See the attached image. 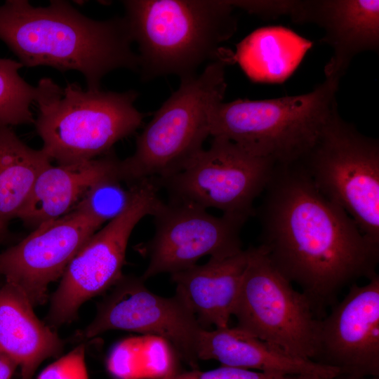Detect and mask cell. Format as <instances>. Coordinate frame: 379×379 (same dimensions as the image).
Here are the masks:
<instances>
[{
    "instance_id": "cell-22",
    "label": "cell",
    "mask_w": 379,
    "mask_h": 379,
    "mask_svg": "<svg viewBox=\"0 0 379 379\" xmlns=\"http://www.w3.org/2000/svg\"><path fill=\"white\" fill-rule=\"evenodd\" d=\"M140 339H127L117 344L110 352L107 368L114 379H162L178 371L174 360L168 356L150 354L149 348H142Z\"/></svg>"
},
{
    "instance_id": "cell-19",
    "label": "cell",
    "mask_w": 379,
    "mask_h": 379,
    "mask_svg": "<svg viewBox=\"0 0 379 379\" xmlns=\"http://www.w3.org/2000/svg\"><path fill=\"white\" fill-rule=\"evenodd\" d=\"M34 306L15 284L0 286V350L20 368V379H33L46 359L60 354L64 341L36 315Z\"/></svg>"
},
{
    "instance_id": "cell-30",
    "label": "cell",
    "mask_w": 379,
    "mask_h": 379,
    "mask_svg": "<svg viewBox=\"0 0 379 379\" xmlns=\"http://www.w3.org/2000/svg\"><path fill=\"white\" fill-rule=\"evenodd\" d=\"M2 352L0 350V353H1Z\"/></svg>"
},
{
    "instance_id": "cell-18",
    "label": "cell",
    "mask_w": 379,
    "mask_h": 379,
    "mask_svg": "<svg viewBox=\"0 0 379 379\" xmlns=\"http://www.w3.org/2000/svg\"><path fill=\"white\" fill-rule=\"evenodd\" d=\"M120 161L109 152L86 161L51 164L37 177L16 218L36 227L67 214L96 181L119 172Z\"/></svg>"
},
{
    "instance_id": "cell-13",
    "label": "cell",
    "mask_w": 379,
    "mask_h": 379,
    "mask_svg": "<svg viewBox=\"0 0 379 379\" xmlns=\"http://www.w3.org/2000/svg\"><path fill=\"white\" fill-rule=\"evenodd\" d=\"M314 361L345 379L379 377V276L354 283L320 320Z\"/></svg>"
},
{
    "instance_id": "cell-17",
    "label": "cell",
    "mask_w": 379,
    "mask_h": 379,
    "mask_svg": "<svg viewBox=\"0 0 379 379\" xmlns=\"http://www.w3.org/2000/svg\"><path fill=\"white\" fill-rule=\"evenodd\" d=\"M248 257L246 249L230 257L210 258L204 264L171 274L175 294L204 328L229 326Z\"/></svg>"
},
{
    "instance_id": "cell-20",
    "label": "cell",
    "mask_w": 379,
    "mask_h": 379,
    "mask_svg": "<svg viewBox=\"0 0 379 379\" xmlns=\"http://www.w3.org/2000/svg\"><path fill=\"white\" fill-rule=\"evenodd\" d=\"M312 43L283 27H267L252 32L239 44L233 55L252 81L277 83L297 68Z\"/></svg>"
},
{
    "instance_id": "cell-28",
    "label": "cell",
    "mask_w": 379,
    "mask_h": 379,
    "mask_svg": "<svg viewBox=\"0 0 379 379\" xmlns=\"http://www.w3.org/2000/svg\"><path fill=\"white\" fill-rule=\"evenodd\" d=\"M8 232L0 227V244H1L7 237Z\"/></svg>"
},
{
    "instance_id": "cell-11",
    "label": "cell",
    "mask_w": 379,
    "mask_h": 379,
    "mask_svg": "<svg viewBox=\"0 0 379 379\" xmlns=\"http://www.w3.org/2000/svg\"><path fill=\"white\" fill-rule=\"evenodd\" d=\"M203 329L178 295H159L147 288L142 277L124 275L100 302L95 317L78 336L88 340L109 331L120 330L159 338L196 370L199 369L197 346Z\"/></svg>"
},
{
    "instance_id": "cell-10",
    "label": "cell",
    "mask_w": 379,
    "mask_h": 379,
    "mask_svg": "<svg viewBox=\"0 0 379 379\" xmlns=\"http://www.w3.org/2000/svg\"><path fill=\"white\" fill-rule=\"evenodd\" d=\"M212 138L210 146L181 171L156 180L167 190L171 201L217 208L222 214L247 220L278 164L228 139Z\"/></svg>"
},
{
    "instance_id": "cell-25",
    "label": "cell",
    "mask_w": 379,
    "mask_h": 379,
    "mask_svg": "<svg viewBox=\"0 0 379 379\" xmlns=\"http://www.w3.org/2000/svg\"><path fill=\"white\" fill-rule=\"evenodd\" d=\"M36 379H88L85 344H79L47 366Z\"/></svg>"
},
{
    "instance_id": "cell-24",
    "label": "cell",
    "mask_w": 379,
    "mask_h": 379,
    "mask_svg": "<svg viewBox=\"0 0 379 379\" xmlns=\"http://www.w3.org/2000/svg\"><path fill=\"white\" fill-rule=\"evenodd\" d=\"M23 65L16 60L0 58V125L13 126L34 122L32 105L36 87L19 74Z\"/></svg>"
},
{
    "instance_id": "cell-21",
    "label": "cell",
    "mask_w": 379,
    "mask_h": 379,
    "mask_svg": "<svg viewBox=\"0 0 379 379\" xmlns=\"http://www.w3.org/2000/svg\"><path fill=\"white\" fill-rule=\"evenodd\" d=\"M51 164L42 151L22 142L11 126L0 125V227L8 232L43 170Z\"/></svg>"
},
{
    "instance_id": "cell-6",
    "label": "cell",
    "mask_w": 379,
    "mask_h": 379,
    "mask_svg": "<svg viewBox=\"0 0 379 379\" xmlns=\"http://www.w3.org/2000/svg\"><path fill=\"white\" fill-rule=\"evenodd\" d=\"M227 59L208 63L199 74L180 79L178 88L155 112L136 139L133 154L120 163L128 182L163 180L181 171L210 134V115L223 101Z\"/></svg>"
},
{
    "instance_id": "cell-3",
    "label": "cell",
    "mask_w": 379,
    "mask_h": 379,
    "mask_svg": "<svg viewBox=\"0 0 379 379\" xmlns=\"http://www.w3.org/2000/svg\"><path fill=\"white\" fill-rule=\"evenodd\" d=\"M122 4L141 78L197 74L203 64L227 58L221 44L237 31L229 1L126 0Z\"/></svg>"
},
{
    "instance_id": "cell-23",
    "label": "cell",
    "mask_w": 379,
    "mask_h": 379,
    "mask_svg": "<svg viewBox=\"0 0 379 379\" xmlns=\"http://www.w3.org/2000/svg\"><path fill=\"white\" fill-rule=\"evenodd\" d=\"M136 182H126L120 171L106 175L90 187L73 209L100 227L128 208L133 197Z\"/></svg>"
},
{
    "instance_id": "cell-2",
    "label": "cell",
    "mask_w": 379,
    "mask_h": 379,
    "mask_svg": "<svg viewBox=\"0 0 379 379\" xmlns=\"http://www.w3.org/2000/svg\"><path fill=\"white\" fill-rule=\"evenodd\" d=\"M0 40L23 66L79 72L90 90L100 89L112 71L139 70L124 16L93 20L66 1H51L45 7L6 1L0 5Z\"/></svg>"
},
{
    "instance_id": "cell-1",
    "label": "cell",
    "mask_w": 379,
    "mask_h": 379,
    "mask_svg": "<svg viewBox=\"0 0 379 379\" xmlns=\"http://www.w3.org/2000/svg\"><path fill=\"white\" fill-rule=\"evenodd\" d=\"M260 206L261 244L276 269L299 286L319 319L343 288L378 274L379 244L325 197L299 164L277 165Z\"/></svg>"
},
{
    "instance_id": "cell-4",
    "label": "cell",
    "mask_w": 379,
    "mask_h": 379,
    "mask_svg": "<svg viewBox=\"0 0 379 379\" xmlns=\"http://www.w3.org/2000/svg\"><path fill=\"white\" fill-rule=\"evenodd\" d=\"M34 124L42 151L58 164L96 159L141 126L145 114L135 107L137 91L84 90L76 83L65 88L49 78L38 82Z\"/></svg>"
},
{
    "instance_id": "cell-8",
    "label": "cell",
    "mask_w": 379,
    "mask_h": 379,
    "mask_svg": "<svg viewBox=\"0 0 379 379\" xmlns=\"http://www.w3.org/2000/svg\"><path fill=\"white\" fill-rule=\"evenodd\" d=\"M248 250L232 313L236 326L293 356L313 361L321 319L311 302L276 269L261 246Z\"/></svg>"
},
{
    "instance_id": "cell-9",
    "label": "cell",
    "mask_w": 379,
    "mask_h": 379,
    "mask_svg": "<svg viewBox=\"0 0 379 379\" xmlns=\"http://www.w3.org/2000/svg\"><path fill=\"white\" fill-rule=\"evenodd\" d=\"M155 179L136 182L132 201L119 216L97 230L67 265L50 298L44 322L52 328L76 319L81 306L104 293L123 277L131 234L145 216L153 215L163 201Z\"/></svg>"
},
{
    "instance_id": "cell-26",
    "label": "cell",
    "mask_w": 379,
    "mask_h": 379,
    "mask_svg": "<svg viewBox=\"0 0 379 379\" xmlns=\"http://www.w3.org/2000/svg\"><path fill=\"white\" fill-rule=\"evenodd\" d=\"M162 379H310L299 376L284 375L254 371L250 369L222 366L219 368L200 371H180Z\"/></svg>"
},
{
    "instance_id": "cell-16",
    "label": "cell",
    "mask_w": 379,
    "mask_h": 379,
    "mask_svg": "<svg viewBox=\"0 0 379 379\" xmlns=\"http://www.w3.org/2000/svg\"><path fill=\"white\" fill-rule=\"evenodd\" d=\"M197 357L199 360H216L222 366L310 379L340 376L336 368L293 356L237 326L203 329Z\"/></svg>"
},
{
    "instance_id": "cell-15",
    "label": "cell",
    "mask_w": 379,
    "mask_h": 379,
    "mask_svg": "<svg viewBox=\"0 0 379 379\" xmlns=\"http://www.w3.org/2000/svg\"><path fill=\"white\" fill-rule=\"evenodd\" d=\"M290 18L324 30L322 40L333 49L326 77L340 80L355 55L378 50V0L295 1Z\"/></svg>"
},
{
    "instance_id": "cell-14",
    "label": "cell",
    "mask_w": 379,
    "mask_h": 379,
    "mask_svg": "<svg viewBox=\"0 0 379 379\" xmlns=\"http://www.w3.org/2000/svg\"><path fill=\"white\" fill-rule=\"evenodd\" d=\"M100 228L74 209L44 222L0 253V275L20 288L34 307L44 304L50 284L60 279L75 254Z\"/></svg>"
},
{
    "instance_id": "cell-7",
    "label": "cell",
    "mask_w": 379,
    "mask_h": 379,
    "mask_svg": "<svg viewBox=\"0 0 379 379\" xmlns=\"http://www.w3.org/2000/svg\"><path fill=\"white\" fill-rule=\"evenodd\" d=\"M298 164L317 189L379 244V142L336 112Z\"/></svg>"
},
{
    "instance_id": "cell-29",
    "label": "cell",
    "mask_w": 379,
    "mask_h": 379,
    "mask_svg": "<svg viewBox=\"0 0 379 379\" xmlns=\"http://www.w3.org/2000/svg\"><path fill=\"white\" fill-rule=\"evenodd\" d=\"M320 379H331V378H320ZM357 379H379V377H371V378H357Z\"/></svg>"
},
{
    "instance_id": "cell-12",
    "label": "cell",
    "mask_w": 379,
    "mask_h": 379,
    "mask_svg": "<svg viewBox=\"0 0 379 379\" xmlns=\"http://www.w3.org/2000/svg\"><path fill=\"white\" fill-rule=\"evenodd\" d=\"M155 232L143 251L148 258L145 281L177 273L197 265L204 256L223 258L242 248L240 231L246 220L211 215L204 208L182 202L162 201L155 213Z\"/></svg>"
},
{
    "instance_id": "cell-27",
    "label": "cell",
    "mask_w": 379,
    "mask_h": 379,
    "mask_svg": "<svg viewBox=\"0 0 379 379\" xmlns=\"http://www.w3.org/2000/svg\"><path fill=\"white\" fill-rule=\"evenodd\" d=\"M17 368L18 365L12 358L0 353V379H12Z\"/></svg>"
},
{
    "instance_id": "cell-5",
    "label": "cell",
    "mask_w": 379,
    "mask_h": 379,
    "mask_svg": "<svg viewBox=\"0 0 379 379\" xmlns=\"http://www.w3.org/2000/svg\"><path fill=\"white\" fill-rule=\"evenodd\" d=\"M339 83L326 77L305 94L221 101L210 115L211 136L228 139L278 165L298 163L338 112Z\"/></svg>"
}]
</instances>
